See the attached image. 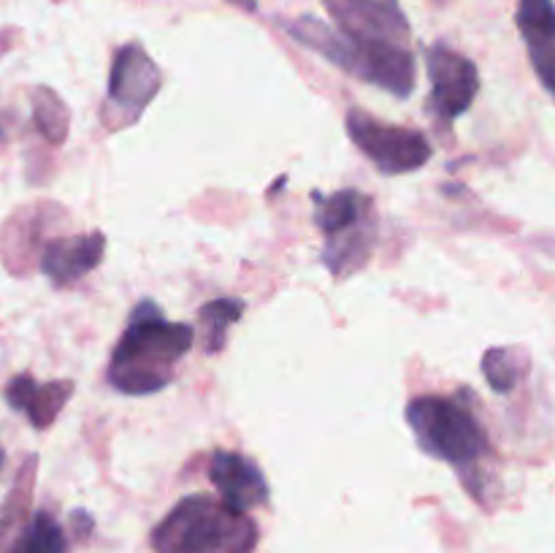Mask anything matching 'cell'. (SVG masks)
<instances>
[{
  "instance_id": "6da1fadb",
  "label": "cell",
  "mask_w": 555,
  "mask_h": 553,
  "mask_svg": "<svg viewBox=\"0 0 555 553\" xmlns=\"http://www.w3.org/2000/svg\"><path fill=\"white\" fill-rule=\"evenodd\" d=\"M195 331L173 323L155 301L144 298L128 318L108 363V383L125 396H150L171 385L173 369L190 352Z\"/></svg>"
},
{
  "instance_id": "7a4b0ae2",
  "label": "cell",
  "mask_w": 555,
  "mask_h": 553,
  "mask_svg": "<svg viewBox=\"0 0 555 553\" xmlns=\"http://www.w3.org/2000/svg\"><path fill=\"white\" fill-rule=\"evenodd\" d=\"M406 423L423 453L455 466L466 488L480 497L477 477L482 472L480 464L491 455V439L472 407L461 396H417L406 407Z\"/></svg>"
},
{
  "instance_id": "3957f363",
  "label": "cell",
  "mask_w": 555,
  "mask_h": 553,
  "mask_svg": "<svg viewBox=\"0 0 555 553\" xmlns=\"http://www.w3.org/2000/svg\"><path fill=\"white\" fill-rule=\"evenodd\" d=\"M287 36L314 54L328 60L356 79L369 81L396 98H410L415 92V57L410 47H388V43H361L341 36L336 27L325 25L314 16L282 22Z\"/></svg>"
},
{
  "instance_id": "277c9868",
  "label": "cell",
  "mask_w": 555,
  "mask_h": 553,
  "mask_svg": "<svg viewBox=\"0 0 555 553\" xmlns=\"http://www.w3.org/2000/svg\"><path fill=\"white\" fill-rule=\"evenodd\" d=\"M255 545V520L206 493L184 497L152 529L155 553H253Z\"/></svg>"
},
{
  "instance_id": "5b68a950",
  "label": "cell",
  "mask_w": 555,
  "mask_h": 553,
  "mask_svg": "<svg viewBox=\"0 0 555 553\" xmlns=\"http://www.w3.org/2000/svg\"><path fill=\"white\" fill-rule=\"evenodd\" d=\"M345 125L352 144L377 166V171L388 173V177L417 171L434 155L431 144L421 130L383 123L358 106L347 112Z\"/></svg>"
},
{
  "instance_id": "8992f818",
  "label": "cell",
  "mask_w": 555,
  "mask_h": 553,
  "mask_svg": "<svg viewBox=\"0 0 555 553\" xmlns=\"http://www.w3.org/2000/svg\"><path fill=\"white\" fill-rule=\"evenodd\" d=\"M426 70L431 79L428 114L439 125H450L466 114L480 92V74L466 54L448 43H431L426 49Z\"/></svg>"
},
{
  "instance_id": "52a82bcc",
  "label": "cell",
  "mask_w": 555,
  "mask_h": 553,
  "mask_svg": "<svg viewBox=\"0 0 555 553\" xmlns=\"http://www.w3.org/2000/svg\"><path fill=\"white\" fill-rule=\"evenodd\" d=\"M341 36L361 43L410 47L412 27L399 0H323Z\"/></svg>"
},
{
  "instance_id": "ba28073f",
  "label": "cell",
  "mask_w": 555,
  "mask_h": 553,
  "mask_svg": "<svg viewBox=\"0 0 555 553\" xmlns=\"http://www.w3.org/2000/svg\"><path fill=\"white\" fill-rule=\"evenodd\" d=\"M160 87L163 74L155 60L139 43H125L114 57L112 76H108V108L122 114V125L135 123Z\"/></svg>"
},
{
  "instance_id": "9c48e42d",
  "label": "cell",
  "mask_w": 555,
  "mask_h": 553,
  "mask_svg": "<svg viewBox=\"0 0 555 553\" xmlns=\"http://www.w3.org/2000/svg\"><path fill=\"white\" fill-rule=\"evenodd\" d=\"M209 480L215 483L220 502L236 513L247 515L249 510L269 502V483L260 466L236 450H215L209 461Z\"/></svg>"
},
{
  "instance_id": "30bf717a",
  "label": "cell",
  "mask_w": 555,
  "mask_h": 553,
  "mask_svg": "<svg viewBox=\"0 0 555 553\" xmlns=\"http://www.w3.org/2000/svg\"><path fill=\"white\" fill-rule=\"evenodd\" d=\"M106 253V233H74V236H57L43 244L41 271L49 276L54 287H68L90 274Z\"/></svg>"
},
{
  "instance_id": "8fae6325",
  "label": "cell",
  "mask_w": 555,
  "mask_h": 553,
  "mask_svg": "<svg viewBox=\"0 0 555 553\" xmlns=\"http://www.w3.org/2000/svg\"><path fill=\"white\" fill-rule=\"evenodd\" d=\"M70 396H74V380L38 383L33 374H16L5 385V401L11 410L22 412L36 428L52 426Z\"/></svg>"
},
{
  "instance_id": "7c38bea8",
  "label": "cell",
  "mask_w": 555,
  "mask_h": 553,
  "mask_svg": "<svg viewBox=\"0 0 555 553\" xmlns=\"http://www.w3.org/2000/svg\"><path fill=\"white\" fill-rule=\"evenodd\" d=\"M518 30L531 65L547 92L555 90V9L553 0H518Z\"/></svg>"
},
{
  "instance_id": "4fadbf2b",
  "label": "cell",
  "mask_w": 555,
  "mask_h": 553,
  "mask_svg": "<svg viewBox=\"0 0 555 553\" xmlns=\"http://www.w3.org/2000/svg\"><path fill=\"white\" fill-rule=\"evenodd\" d=\"M374 247H377V215L325 236L323 266L336 280H345L369 263Z\"/></svg>"
},
{
  "instance_id": "5bb4252c",
  "label": "cell",
  "mask_w": 555,
  "mask_h": 553,
  "mask_svg": "<svg viewBox=\"0 0 555 553\" xmlns=\"http://www.w3.org/2000/svg\"><path fill=\"white\" fill-rule=\"evenodd\" d=\"M312 201L318 204L314 222H318V228L323 231V236L339 233L345 231V228L356 226V222L366 220V217L377 215V211H374V201L352 188L336 190V193L331 195L312 193Z\"/></svg>"
},
{
  "instance_id": "9a60e30c",
  "label": "cell",
  "mask_w": 555,
  "mask_h": 553,
  "mask_svg": "<svg viewBox=\"0 0 555 553\" xmlns=\"http://www.w3.org/2000/svg\"><path fill=\"white\" fill-rule=\"evenodd\" d=\"M5 553H68V540L63 526L47 510H38L22 520Z\"/></svg>"
},
{
  "instance_id": "2e32d148",
  "label": "cell",
  "mask_w": 555,
  "mask_h": 553,
  "mask_svg": "<svg viewBox=\"0 0 555 553\" xmlns=\"http://www.w3.org/2000/svg\"><path fill=\"white\" fill-rule=\"evenodd\" d=\"M529 363L524 347H491L482 356V374L496 394H509L529 374Z\"/></svg>"
},
{
  "instance_id": "e0dca14e",
  "label": "cell",
  "mask_w": 555,
  "mask_h": 553,
  "mask_svg": "<svg viewBox=\"0 0 555 553\" xmlns=\"http://www.w3.org/2000/svg\"><path fill=\"white\" fill-rule=\"evenodd\" d=\"M244 301L238 298H215V301L204 304L198 309V325H201V339H204L206 352H220L228 342V331L231 325H236V320L242 318Z\"/></svg>"
},
{
  "instance_id": "ac0fdd59",
  "label": "cell",
  "mask_w": 555,
  "mask_h": 553,
  "mask_svg": "<svg viewBox=\"0 0 555 553\" xmlns=\"http://www.w3.org/2000/svg\"><path fill=\"white\" fill-rule=\"evenodd\" d=\"M33 114H36V125L43 139L54 146L63 144L70 125V114L63 98L49 90V87H36V92H33Z\"/></svg>"
},
{
  "instance_id": "d6986e66",
  "label": "cell",
  "mask_w": 555,
  "mask_h": 553,
  "mask_svg": "<svg viewBox=\"0 0 555 553\" xmlns=\"http://www.w3.org/2000/svg\"><path fill=\"white\" fill-rule=\"evenodd\" d=\"M228 3L238 5V9L247 11V14H255V11H258V0H228Z\"/></svg>"
},
{
  "instance_id": "ffe728a7",
  "label": "cell",
  "mask_w": 555,
  "mask_h": 553,
  "mask_svg": "<svg viewBox=\"0 0 555 553\" xmlns=\"http://www.w3.org/2000/svg\"><path fill=\"white\" fill-rule=\"evenodd\" d=\"M3 464H5V453H3V448H0V470H3Z\"/></svg>"
}]
</instances>
